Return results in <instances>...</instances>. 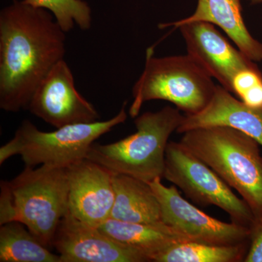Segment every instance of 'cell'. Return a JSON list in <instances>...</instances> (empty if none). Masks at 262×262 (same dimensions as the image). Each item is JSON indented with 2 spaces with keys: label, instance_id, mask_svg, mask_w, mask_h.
Segmentation results:
<instances>
[{
  "label": "cell",
  "instance_id": "1",
  "mask_svg": "<svg viewBox=\"0 0 262 262\" xmlns=\"http://www.w3.org/2000/svg\"><path fill=\"white\" fill-rule=\"evenodd\" d=\"M66 33L51 13L13 0L0 12V108H28L34 91L63 59Z\"/></svg>",
  "mask_w": 262,
  "mask_h": 262
},
{
  "label": "cell",
  "instance_id": "2",
  "mask_svg": "<svg viewBox=\"0 0 262 262\" xmlns=\"http://www.w3.org/2000/svg\"><path fill=\"white\" fill-rule=\"evenodd\" d=\"M0 185V225L20 222L44 246L53 247L58 226L69 211L67 168L25 167Z\"/></svg>",
  "mask_w": 262,
  "mask_h": 262
},
{
  "label": "cell",
  "instance_id": "3",
  "mask_svg": "<svg viewBox=\"0 0 262 262\" xmlns=\"http://www.w3.org/2000/svg\"><path fill=\"white\" fill-rule=\"evenodd\" d=\"M180 142L238 192L262 217V155L260 144L244 132L228 127H199L183 134Z\"/></svg>",
  "mask_w": 262,
  "mask_h": 262
},
{
  "label": "cell",
  "instance_id": "4",
  "mask_svg": "<svg viewBox=\"0 0 262 262\" xmlns=\"http://www.w3.org/2000/svg\"><path fill=\"white\" fill-rule=\"evenodd\" d=\"M183 117L179 108L170 106L139 115L134 121V134L112 144H93L86 159L114 174L145 182L163 179L169 138L177 132Z\"/></svg>",
  "mask_w": 262,
  "mask_h": 262
},
{
  "label": "cell",
  "instance_id": "5",
  "mask_svg": "<svg viewBox=\"0 0 262 262\" xmlns=\"http://www.w3.org/2000/svg\"><path fill=\"white\" fill-rule=\"evenodd\" d=\"M213 79L188 53L155 57L154 49L148 48L144 70L133 88L129 114L135 118L144 103L162 100L173 103L185 115H194L211 101L216 88Z\"/></svg>",
  "mask_w": 262,
  "mask_h": 262
},
{
  "label": "cell",
  "instance_id": "6",
  "mask_svg": "<svg viewBox=\"0 0 262 262\" xmlns=\"http://www.w3.org/2000/svg\"><path fill=\"white\" fill-rule=\"evenodd\" d=\"M127 103L125 101L110 120L67 125L50 132L39 130L29 120H24L13 139L0 148V165L19 155L25 167L67 168L85 159L96 139L127 120Z\"/></svg>",
  "mask_w": 262,
  "mask_h": 262
},
{
  "label": "cell",
  "instance_id": "7",
  "mask_svg": "<svg viewBox=\"0 0 262 262\" xmlns=\"http://www.w3.org/2000/svg\"><path fill=\"white\" fill-rule=\"evenodd\" d=\"M163 178L179 188L189 199L203 207L215 206L237 225L251 228L252 211L220 176L193 155L180 141H169Z\"/></svg>",
  "mask_w": 262,
  "mask_h": 262
},
{
  "label": "cell",
  "instance_id": "8",
  "mask_svg": "<svg viewBox=\"0 0 262 262\" xmlns=\"http://www.w3.org/2000/svg\"><path fill=\"white\" fill-rule=\"evenodd\" d=\"M161 180L156 179L149 184L159 201L165 225L196 242L219 246L249 242L250 227L206 214L183 198L175 185L166 187Z\"/></svg>",
  "mask_w": 262,
  "mask_h": 262
},
{
  "label": "cell",
  "instance_id": "9",
  "mask_svg": "<svg viewBox=\"0 0 262 262\" xmlns=\"http://www.w3.org/2000/svg\"><path fill=\"white\" fill-rule=\"evenodd\" d=\"M27 108L56 128L98 121L100 117L94 105L77 91L64 59L58 62L39 84Z\"/></svg>",
  "mask_w": 262,
  "mask_h": 262
},
{
  "label": "cell",
  "instance_id": "10",
  "mask_svg": "<svg viewBox=\"0 0 262 262\" xmlns=\"http://www.w3.org/2000/svg\"><path fill=\"white\" fill-rule=\"evenodd\" d=\"M53 246L62 262H146L136 248L120 244L75 218L70 211L63 217L53 237Z\"/></svg>",
  "mask_w": 262,
  "mask_h": 262
},
{
  "label": "cell",
  "instance_id": "11",
  "mask_svg": "<svg viewBox=\"0 0 262 262\" xmlns=\"http://www.w3.org/2000/svg\"><path fill=\"white\" fill-rule=\"evenodd\" d=\"M188 54L207 70L221 86L232 93L234 76L241 70L256 66L238 48L208 22L194 21L179 26Z\"/></svg>",
  "mask_w": 262,
  "mask_h": 262
},
{
  "label": "cell",
  "instance_id": "12",
  "mask_svg": "<svg viewBox=\"0 0 262 262\" xmlns=\"http://www.w3.org/2000/svg\"><path fill=\"white\" fill-rule=\"evenodd\" d=\"M69 211L77 220L98 227L110 218L115 201L114 173L88 159L67 168Z\"/></svg>",
  "mask_w": 262,
  "mask_h": 262
},
{
  "label": "cell",
  "instance_id": "13",
  "mask_svg": "<svg viewBox=\"0 0 262 262\" xmlns=\"http://www.w3.org/2000/svg\"><path fill=\"white\" fill-rule=\"evenodd\" d=\"M228 127L244 132L262 147V113L253 110L222 86L216 85L208 105L194 115H184L177 132L199 127Z\"/></svg>",
  "mask_w": 262,
  "mask_h": 262
},
{
  "label": "cell",
  "instance_id": "14",
  "mask_svg": "<svg viewBox=\"0 0 262 262\" xmlns=\"http://www.w3.org/2000/svg\"><path fill=\"white\" fill-rule=\"evenodd\" d=\"M194 21L208 22L220 27L249 59L262 61V43L253 37L245 23L241 0H198L190 16L171 23L161 24L160 29Z\"/></svg>",
  "mask_w": 262,
  "mask_h": 262
},
{
  "label": "cell",
  "instance_id": "15",
  "mask_svg": "<svg viewBox=\"0 0 262 262\" xmlns=\"http://www.w3.org/2000/svg\"><path fill=\"white\" fill-rule=\"evenodd\" d=\"M113 184L115 201L110 218L130 223H163L159 201L149 183L114 174Z\"/></svg>",
  "mask_w": 262,
  "mask_h": 262
},
{
  "label": "cell",
  "instance_id": "16",
  "mask_svg": "<svg viewBox=\"0 0 262 262\" xmlns=\"http://www.w3.org/2000/svg\"><path fill=\"white\" fill-rule=\"evenodd\" d=\"M98 229L117 242L139 250L149 261L176 243L193 241L164 223H130L110 218Z\"/></svg>",
  "mask_w": 262,
  "mask_h": 262
},
{
  "label": "cell",
  "instance_id": "17",
  "mask_svg": "<svg viewBox=\"0 0 262 262\" xmlns=\"http://www.w3.org/2000/svg\"><path fill=\"white\" fill-rule=\"evenodd\" d=\"M0 261L62 262L59 254L51 252L18 222H8L0 227Z\"/></svg>",
  "mask_w": 262,
  "mask_h": 262
},
{
  "label": "cell",
  "instance_id": "18",
  "mask_svg": "<svg viewBox=\"0 0 262 262\" xmlns=\"http://www.w3.org/2000/svg\"><path fill=\"white\" fill-rule=\"evenodd\" d=\"M249 242L219 246L183 241L176 243L153 258L154 262H239L247 255Z\"/></svg>",
  "mask_w": 262,
  "mask_h": 262
},
{
  "label": "cell",
  "instance_id": "19",
  "mask_svg": "<svg viewBox=\"0 0 262 262\" xmlns=\"http://www.w3.org/2000/svg\"><path fill=\"white\" fill-rule=\"evenodd\" d=\"M26 4L42 8L52 13L65 33L77 24L83 31L92 25V11L84 0H22Z\"/></svg>",
  "mask_w": 262,
  "mask_h": 262
},
{
  "label": "cell",
  "instance_id": "20",
  "mask_svg": "<svg viewBox=\"0 0 262 262\" xmlns=\"http://www.w3.org/2000/svg\"><path fill=\"white\" fill-rule=\"evenodd\" d=\"M232 94L249 107L262 113V72L257 65L241 70L234 76Z\"/></svg>",
  "mask_w": 262,
  "mask_h": 262
},
{
  "label": "cell",
  "instance_id": "21",
  "mask_svg": "<svg viewBox=\"0 0 262 262\" xmlns=\"http://www.w3.org/2000/svg\"><path fill=\"white\" fill-rule=\"evenodd\" d=\"M244 262H262V217L251 227L249 248Z\"/></svg>",
  "mask_w": 262,
  "mask_h": 262
},
{
  "label": "cell",
  "instance_id": "22",
  "mask_svg": "<svg viewBox=\"0 0 262 262\" xmlns=\"http://www.w3.org/2000/svg\"><path fill=\"white\" fill-rule=\"evenodd\" d=\"M251 5L262 4V0H248Z\"/></svg>",
  "mask_w": 262,
  "mask_h": 262
}]
</instances>
